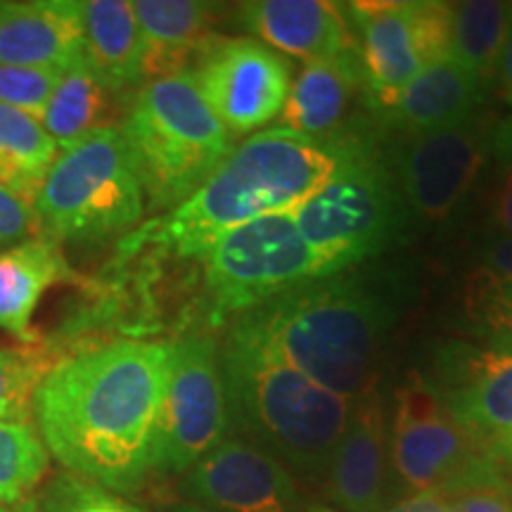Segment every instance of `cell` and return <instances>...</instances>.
Returning a JSON list of instances; mask_svg holds the SVG:
<instances>
[{
    "label": "cell",
    "instance_id": "cell-1",
    "mask_svg": "<svg viewBox=\"0 0 512 512\" xmlns=\"http://www.w3.org/2000/svg\"><path fill=\"white\" fill-rule=\"evenodd\" d=\"M174 344L112 342L57 361L34 394L43 444L76 477L131 494L150 475Z\"/></svg>",
    "mask_w": 512,
    "mask_h": 512
},
{
    "label": "cell",
    "instance_id": "cell-2",
    "mask_svg": "<svg viewBox=\"0 0 512 512\" xmlns=\"http://www.w3.org/2000/svg\"><path fill=\"white\" fill-rule=\"evenodd\" d=\"M403 294L401 275L351 268L294 287L238 318L318 387L356 401L373 392Z\"/></svg>",
    "mask_w": 512,
    "mask_h": 512
},
{
    "label": "cell",
    "instance_id": "cell-3",
    "mask_svg": "<svg viewBox=\"0 0 512 512\" xmlns=\"http://www.w3.org/2000/svg\"><path fill=\"white\" fill-rule=\"evenodd\" d=\"M354 152V145L316 140L275 126L235 145L183 204L147 223L136 245H157L183 259H202L230 230L309 200Z\"/></svg>",
    "mask_w": 512,
    "mask_h": 512
},
{
    "label": "cell",
    "instance_id": "cell-4",
    "mask_svg": "<svg viewBox=\"0 0 512 512\" xmlns=\"http://www.w3.org/2000/svg\"><path fill=\"white\" fill-rule=\"evenodd\" d=\"M228 432L304 477H323L354 403L292 368L245 318L219 347Z\"/></svg>",
    "mask_w": 512,
    "mask_h": 512
},
{
    "label": "cell",
    "instance_id": "cell-5",
    "mask_svg": "<svg viewBox=\"0 0 512 512\" xmlns=\"http://www.w3.org/2000/svg\"><path fill=\"white\" fill-rule=\"evenodd\" d=\"M119 131L152 211L183 204L235 147L192 72L145 81Z\"/></svg>",
    "mask_w": 512,
    "mask_h": 512
},
{
    "label": "cell",
    "instance_id": "cell-6",
    "mask_svg": "<svg viewBox=\"0 0 512 512\" xmlns=\"http://www.w3.org/2000/svg\"><path fill=\"white\" fill-rule=\"evenodd\" d=\"M290 214L316 259L318 278L351 271L399 247L413 221L392 171L358 147L323 188Z\"/></svg>",
    "mask_w": 512,
    "mask_h": 512
},
{
    "label": "cell",
    "instance_id": "cell-7",
    "mask_svg": "<svg viewBox=\"0 0 512 512\" xmlns=\"http://www.w3.org/2000/svg\"><path fill=\"white\" fill-rule=\"evenodd\" d=\"M145 195L119 128L105 126L64 147L34 202L48 240H100L143 219Z\"/></svg>",
    "mask_w": 512,
    "mask_h": 512
},
{
    "label": "cell",
    "instance_id": "cell-8",
    "mask_svg": "<svg viewBox=\"0 0 512 512\" xmlns=\"http://www.w3.org/2000/svg\"><path fill=\"white\" fill-rule=\"evenodd\" d=\"M214 323L238 318L318 278L316 259L290 211L230 230L202 256Z\"/></svg>",
    "mask_w": 512,
    "mask_h": 512
},
{
    "label": "cell",
    "instance_id": "cell-9",
    "mask_svg": "<svg viewBox=\"0 0 512 512\" xmlns=\"http://www.w3.org/2000/svg\"><path fill=\"white\" fill-rule=\"evenodd\" d=\"M226 439L228 408L219 344L207 335L183 337L174 344L150 475H188Z\"/></svg>",
    "mask_w": 512,
    "mask_h": 512
},
{
    "label": "cell",
    "instance_id": "cell-10",
    "mask_svg": "<svg viewBox=\"0 0 512 512\" xmlns=\"http://www.w3.org/2000/svg\"><path fill=\"white\" fill-rule=\"evenodd\" d=\"M366 74L368 93L387 110L427 64L448 55L451 3L361 0L344 5Z\"/></svg>",
    "mask_w": 512,
    "mask_h": 512
},
{
    "label": "cell",
    "instance_id": "cell-11",
    "mask_svg": "<svg viewBox=\"0 0 512 512\" xmlns=\"http://www.w3.org/2000/svg\"><path fill=\"white\" fill-rule=\"evenodd\" d=\"M489 164V131L482 121L408 136L389 166L413 219L446 223L458 214Z\"/></svg>",
    "mask_w": 512,
    "mask_h": 512
},
{
    "label": "cell",
    "instance_id": "cell-12",
    "mask_svg": "<svg viewBox=\"0 0 512 512\" xmlns=\"http://www.w3.org/2000/svg\"><path fill=\"white\" fill-rule=\"evenodd\" d=\"M192 74L230 136L259 133L278 119L292 86L287 57L256 38H214Z\"/></svg>",
    "mask_w": 512,
    "mask_h": 512
},
{
    "label": "cell",
    "instance_id": "cell-13",
    "mask_svg": "<svg viewBox=\"0 0 512 512\" xmlns=\"http://www.w3.org/2000/svg\"><path fill=\"white\" fill-rule=\"evenodd\" d=\"M389 453L396 479L415 496L439 489L489 451L453 418L427 377L411 375L396 392Z\"/></svg>",
    "mask_w": 512,
    "mask_h": 512
},
{
    "label": "cell",
    "instance_id": "cell-14",
    "mask_svg": "<svg viewBox=\"0 0 512 512\" xmlns=\"http://www.w3.org/2000/svg\"><path fill=\"white\" fill-rule=\"evenodd\" d=\"M439 382H432L446 408L484 451L501 458L512 439V342L441 351Z\"/></svg>",
    "mask_w": 512,
    "mask_h": 512
},
{
    "label": "cell",
    "instance_id": "cell-15",
    "mask_svg": "<svg viewBox=\"0 0 512 512\" xmlns=\"http://www.w3.org/2000/svg\"><path fill=\"white\" fill-rule=\"evenodd\" d=\"M183 491L209 512H304L292 472L240 437L221 441L192 467Z\"/></svg>",
    "mask_w": 512,
    "mask_h": 512
},
{
    "label": "cell",
    "instance_id": "cell-16",
    "mask_svg": "<svg viewBox=\"0 0 512 512\" xmlns=\"http://www.w3.org/2000/svg\"><path fill=\"white\" fill-rule=\"evenodd\" d=\"M323 477L325 498L337 512H382L392 501L396 475L389 427L375 389L356 399Z\"/></svg>",
    "mask_w": 512,
    "mask_h": 512
},
{
    "label": "cell",
    "instance_id": "cell-17",
    "mask_svg": "<svg viewBox=\"0 0 512 512\" xmlns=\"http://www.w3.org/2000/svg\"><path fill=\"white\" fill-rule=\"evenodd\" d=\"M240 24L275 53L318 62L351 53L354 31L344 5L328 0H254L240 5Z\"/></svg>",
    "mask_w": 512,
    "mask_h": 512
},
{
    "label": "cell",
    "instance_id": "cell-18",
    "mask_svg": "<svg viewBox=\"0 0 512 512\" xmlns=\"http://www.w3.org/2000/svg\"><path fill=\"white\" fill-rule=\"evenodd\" d=\"M83 57V3H0V64L64 72Z\"/></svg>",
    "mask_w": 512,
    "mask_h": 512
},
{
    "label": "cell",
    "instance_id": "cell-19",
    "mask_svg": "<svg viewBox=\"0 0 512 512\" xmlns=\"http://www.w3.org/2000/svg\"><path fill=\"white\" fill-rule=\"evenodd\" d=\"M482 95L484 83L451 55H444L408 81L387 112L408 136H418L477 119Z\"/></svg>",
    "mask_w": 512,
    "mask_h": 512
},
{
    "label": "cell",
    "instance_id": "cell-20",
    "mask_svg": "<svg viewBox=\"0 0 512 512\" xmlns=\"http://www.w3.org/2000/svg\"><path fill=\"white\" fill-rule=\"evenodd\" d=\"M366 88L358 50L330 60L306 62L302 72L292 79L280 124L302 136L330 140L347 119L356 95Z\"/></svg>",
    "mask_w": 512,
    "mask_h": 512
},
{
    "label": "cell",
    "instance_id": "cell-21",
    "mask_svg": "<svg viewBox=\"0 0 512 512\" xmlns=\"http://www.w3.org/2000/svg\"><path fill=\"white\" fill-rule=\"evenodd\" d=\"M143 36L145 81L190 72L183 64L214 41V5L197 0H138L133 3Z\"/></svg>",
    "mask_w": 512,
    "mask_h": 512
},
{
    "label": "cell",
    "instance_id": "cell-22",
    "mask_svg": "<svg viewBox=\"0 0 512 512\" xmlns=\"http://www.w3.org/2000/svg\"><path fill=\"white\" fill-rule=\"evenodd\" d=\"M83 57L112 93L143 86V36L133 3L91 0L83 3Z\"/></svg>",
    "mask_w": 512,
    "mask_h": 512
},
{
    "label": "cell",
    "instance_id": "cell-23",
    "mask_svg": "<svg viewBox=\"0 0 512 512\" xmlns=\"http://www.w3.org/2000/svg\"><path fill=\"white\" fill-rule=\"evenodd\" d=\"M69 266L48 238H31L0 252V328L22 342H34L31 318L41 297L62 283Z\"/></svg>",
    "mask_w": 512,
    "mask_h": 512
},
{
    "label": "cell",
    "instance_id": "cell-24",
    "mask_svg": "<svg viewBox=\"0 0 512 512\" xmlns=\"http://www.w3.org/2000/svg\"><path fill=\"white\" fill-rule=\"evenodd\" d=\"M114 98L119 95L102 83L86 57H79L60 74L41 124L57 150H64L88 133L105 128L112 119Z\"/></svg>",
    "mask_w": 512,
    "mask_h": 512
},
{
    "label": "cell",
    "instance_id": "cell-25",
    "mask_svg": "<svg viewBox=\"0 0 512 512\" xmlns=\"http://www.w3.org/2000/svg\"><path fill=\"white\" fill-rule=\"evenodd\" d=\"M55 157L57 145L41 119L0 102V188L34 209Z\"/></svg>",
    "mask_w": 512,
    "mask_h": 512
},
{
    "label": "cell",
    "instance_id": "cell-26",
    "mask_svg": "<svg viewBox=\"0 0 512 512\" xmlns=\"http://www.w3.org/2000/svg\"><path fill=\"white\" fill-rule=\"evenodd\" d=\"M510 24V3H498V0L451 3L448 55L486 86L498 74Z\"/></svg>",
    "mask_w": 512,
    "mask_h": 512
},
{
    "label": "cell",
    "instance_id": "cell-27",
    "mask_svg": "<svg viewBox=\"0 0 512 512\" xmlns=\"http://www.w3.org/2000/svg\"><path fill=\"white\" fill-rule=\"evenodd\" d=\"M48 472V448L29 420L0 422V505H24Z\"/></svg>",
    "mask_w": 512,
    "mask_h": 512
},
{
    "label": "cell",
    "instance_id": "cell-28",
    "mask_svg": "<svg viewBox=\"0 0 512 512\" xmlns=\"http://www.w3.org/2000/svg\"><path fill=\"white\" fill-rule=\"evenodd\" d=\"M434 494L448 512H512V482L494 453L467 463Z\"/></svg>",
    "mask_w": 512,
    "mask_h": 512
},
{
    "label": "cell",
    "instance_id": "cell-29",
    "mask_svg": "<svg viewBox=\"0 0 512 512\" xmlns=\"http://www.w3.org/2000/svg\"><path fill=\"white\" fill-rule=\"evenodd\" d=\"M48 370L50 363L36 349L0 351V422L29 420L34 394Z\"/></svg>",
    "mask_w": 512,
    "mask_h": 512
},
{
    "label": "cell",
    "instance_id": "cell-30",
    "mask_svg": "<svg viewBox=\"0 0 512 512\" xmlns=\"http://www.w3.org/2000/svg\"><path fill=\"white\" fill-rule=\"evenodd\" d=\"M489 228L494 238H512V117L489 131Z\"/></svg>",
    "mask_w": 512,
    "mask_h": 512
},
{
    "label": "cell",
    "instance_id": "cell-31",
    "mask_svg": "<svg viewBox=\"0 0 512 512\" xmlns=\"http://www.w3.org/2000/svg\"><path fill=\"white\" fill-rule=\"evenodd\" d=\"M38 512H147L124 501L105 486L88 479L62 475L50 482L46 494L38 501Z\"/></svg>",
    "mask_w": 512,
    "mask_h": 512
},
{
    "label": "cell",
    "instance_id": "cell-32",
    "mask_svg": "<svg viewBox=\"0 0 512 512\" xmlns=\"http://www.w3.org/2000/svg\"><path fill=\"white\" fill-rule=\"evenodd\" d=\"M62 72L0 64V102L41 119Z\"/></svg>",
    "mask_w": 512,
    "mask_h": 512
},
{
    "label": "cell",
    "instance_id": "cell-33",
    "mask_svg": "<svg viewBox=\"0 0 512 512\" xmlns=\"http://www.w3.org/2000/svg\"><path fill=\"white\" fill-rule=\"evenodd\" d=\"M475 316L494 332V339L512 342V283L482 275L472 292Z\"/></svg>",
    "mask_w": 512,
    "mask_h": 512
},
{
    "label": "cell",
    "instance_id": "cell-34",
    "mask_svg": "<svg viewBox=\"0 0 512 512\" xmlns=\"http://www.w3.org/2000/svg\"><path fill=\"white\" fill-rule=\"evenodd\" d=\"M38 221L34 209L5 188H0V252L36 235Z\"/></svg>",
    "mask_w": 512,
    "mask_h": 512
},
{
    "label": "cell",
    "instance_id": "cell-35",
    "mask_svg": "<svg viewBox=\"0 0 512 512\" xmlns=\"http://www.w3.org/2000/svg\"><path fill=\"white\" fill-rule=\"evenodd\" d=\"M479 264L489 278L512 283V238H494L491 235L489 240H484L479 247Z\"/></svg>",
    "mask_w": 512,
    "mask_h": 512
},
{
    "label": "cell",
    "instance_id": "cell-36",
    "mask_svg": "<svg viewBox=\"0 0 512 512\" xmlns=\"http://www.w3.org/2000/svg\"><path fill=\"white\" fill-rule=\"evenodd\" d=\"M306 512H337V510L313 508V510H306ZM389 512H448V510L444 508V503L439 501V496L434 494V491H427V494L411 496L408 501L396 505V508L389 510Z\"/></svg>",
    "mask_w": 512,
    "mask_h": 512
},
{
    "label": "cell",
    "instance_id": "cell-37",
    "mask_svg": "<svg viewBox=\"0 0 512 512\" xmlns=\"http://www.w3.org/2000/svg\"><path fill=\"white\" fill-rule=\"evenodd\" d=\"M496 76L501 79L503 98L508 100V105L512 107V24H510L508 38H505L503 55H501V62H498V74Z\"/></svg>",
    "mask_w": 512,
    "mask_h": 512
},
{
    "label": "cell",
    "instance_id": "cell-38",
    "mask_svg": "<svg viewBox=\"0 0 512 512\" xmlns=\"http://www.w3.org/2000/svg\"><path fill=\"white\" fill-rule=\"evenodd\" d=\"M171 512H209L207 508H202V505H195V503H188V505H178Z\"/></svg>",
    "mask_w": 512,
    "mask_h": 512
},
{
    "label": "cell",
    "instance_id": "cell-39",
    "mask_svg": "<svg viewBox=\"0 0 512 512\" xmlns=\"http://www.w3.org/2000/svg\"><path fill=\"white\" fill-rule=\"evenodd\" d=\"M31 505H0V512H29Z\"/></svg>",
    "mask_w": 512,
    "mask_h": 512
},
{
    "label": "cell",
    "instance_id": "cell-40",
    "mask_svg": "<svg viewBox=\"0 0 512 512\" xmlns=\"http://www.w3.org/2000/svg\"><path fill=\"white\" fill-rule=\"evenodd\" d=\"M501 458H512V439L508 441V444H505L503 453H501Z\"/></svg>",
    "mask_w": 512,
    "mask_h": 512
},
{
    "label": "cell",
    "instance_id": "cell-41",
    "mask_svg": "<svg viewBox=\"0 0 512 512\" xmlns=\"http://www.w3.org/2000/svg\"><path fill=\"white\" fill-rule=\"evenodd\" d=\"M510 17H512V3H510Z\"/></svg>",
    "mask_w": 512,
    "mask_h": 512
}]
</instances>
